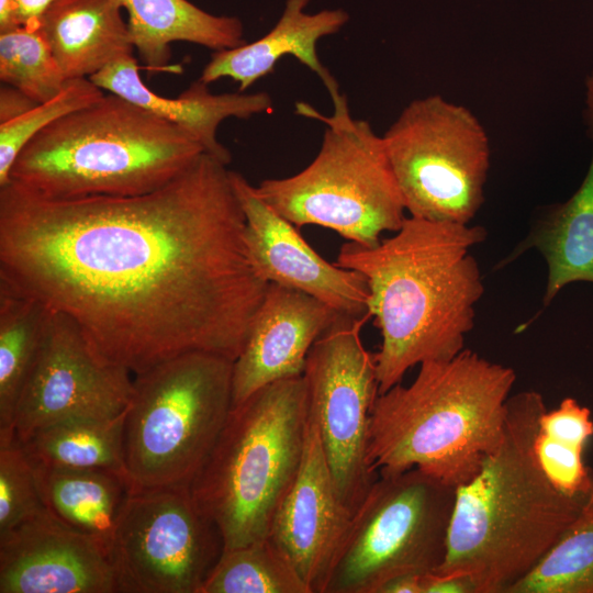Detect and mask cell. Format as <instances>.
Masks as SVG:
<instances>
[{
    "instance_id": "1",
    "label": "cell",
    "mask_w": 593,
    "mask_h": 593,
    "mask_svg": "<svg viewBox=\"0 0 593 593\" xmlns=\"http://www.w3.org/2000/svg\"><path fill=\"white\" fill-rule=\"evenodd\" d=\"M227 165L202 153L137 195L0 187V279L71 320L133 374L190 351L235 360L269 282Z\"/></svg>"
},
{
    "instance_id": "2",
    "label": "cell",
    "mask_w": 593,
    "mask_h": 593,
    "mask_svg": "<svg viewBox=\"0 0 593 593\" xmlns=\"http://www.w3.org/2000/svg\"><path fill=\"white\" fill-rule=\"evenodd\" d=\"M485 236L479 225L409 216L376 246L340 247L335 265L360 272L369 286V311L381 334L379 394L411 368L465 349L484 291L470 250Z\"/></svg>"
},
{
    "instance_id": "3",
    "label": "cell",
    "mask_w": 593,
    "mask_h": 593,
    "mask_svg": "<svg viewBox=\"0 0 593 593\" xmlns=\"http://www.w3.org/2000/svg\"><path fill=\"white\" fill-rule=\"evenodd\" d=\"M536 391L507 400L499 446L456 488L447 551L437 573L471 577L477 593H508L558 542L588 495L556 489L534 451L546 411Z\"/></svg>"
},
{
    "instance_id": "4",
    "label": "cell",
    "mask_w": 593,
    "mask_h": 593,
    "mask_svg": "<svg viewBox=\"0 0 593 593\" xmlns=\"http://www.w3.org/2000/svg\"><path fill=\"white\" fill-rule=\"evenodd\" d=\"M515 380L512 368L470 349L421 363L409 385L376 399L370 467L379 474L418 468L455 488L468 482L502 439Z\"/></svg>"
},
{
    "instance_id": "5",
    "label": "cell",
    "mask_w": 593,
    "mask_h": 593,
    "mask_svg": "<svg viewBox=\"0 0 593 593\" xmlns=\"http://www.w3.org/2000/svg\"><path fill=\"white\" fill-rule=\"evenodd\" d=\"M202 153L181 127L109 92L35 135L9 181L48 198L137 195L167 184Z\"/></svg>"
},
{
    "instance_id": "6",
    "label": "cell",
    "mask_w": 593,
    "mask_h": 593,
    "mask_svg": "<svg viewBox=\"0 0 593 593\" xmlns=\"http://www.w3.org/2000/svg\"><path fill=\"white\" fill-rule=\"evenodd\" d=\"M309 421L304 376L270 383L232 407L190 492L223 548L266 538L301 465Z\"/></svg>"
},
{
    "instance_id": "7",
    "label": "cell",
    "mask_w": 593,
    "mask_h": 593,
    "mask_svg": "<svg viewBox=\"0 0 593 593\" xmlns=\"http://www.w3.org/2000/svg\"><path fill=\"white\" fill-rule=\"evenodd\" d=\"M233 360L190 351L134 374L124 421L132 491L189 488L233 405Z\"/></svg>"
},
{
    "instance_id": "8",
    "label": "cell",
    "mask_w": 593,
    "mask_h": 593,
    "mask_svg": "<svg viewBox=\"0 0 593 593\" xmlns=\"http://www.w3.org/2000/svg\"><path fill=\"white\" fill-rule=\"evenodd\" d=\"M296 111L326 124L321 148L300 172L262 180L261 199L298 227H326L367 247L396 232L406 209L382 136L348 107L326 116L301 102Z\"/></svg>"
},
{
    "instance_id": "9",
    "label": "cell",
    "mask_w": 593,
    "mask_h": 593,
    "mask_svg": "<svg viewBox=\"0 0 593 593\" xmlns=\"http://www.w3.org/2000/svg\"><path fill=\"white\" fill-rule=\"evenodd\" d=\"M456 488L413 468L379 474L353 515L325 593H379L391 579L445 560Z\"/></svg>"
},
{
    "instance_id": "10",
    "label": "cell",
    "mask_w": 593,
    "mask_h": 593,
    "mask_svg": "<svg viewBox=\"0 0 593 593\" xmlns=\"http://www.w3.org/2000/svg\"><path fill=\"white\" fill-rule=\"evenodd\" d=\"M382 138L410 216L472 221L484 202L491 149L468 108L439 94L413 100Z\"/></svg>"
},
{
    "instance_id": "11",
    "label": "cell",
    "mask_w": 593,
    "mask_h": 593,
    "mask_svg": "<svg viewBox=\"0 0 593 593\" xmlns=\"http://www.w3.org/2000/svg\"><path fill=\"white\" fill-rule=\"evenodd\" d=\"M370 317L339 313L313 344L303 373L335 488L353 514L379 477L368 461L371 413L379 395L374 354L361 340Z\"/></svg>"
},
{
    "instance_id": "12",
    "label": "cell",
    "mask_w": 593,
    "mask_h": 593,
    "mask_svg": "<svg viewBox=\"0 0 593 593\" xmlns=\"http://www.w3.org/2000/svg\"><path fill=\"white\" fill-rule=\"evenodd\" d=\"M223 550L189 488L131 491L110 557L124 593H200Z\"/></svg>"
},
{
    "instance_id": "13",
    "label": "cell",
    "mask_w": 593,
    "mask_h": 593,
    "mask_svg": "<svg viewBox=\"0 0 593 593\" xmlns=\"http://www.w3.org/2000/svg\"><path fill=\"white\" fill-rule=\"evenodd\" d=\"M133 379L128 370L102 361L71 320L52 312L18 403L15 439L63 421L121 414L128 406Z\"/></svg>"
},
{
    "instance_id": "14",
    "label": "cell",
    "mask_w": 593,
    "mask_h": 593,
    "mask_svg": "<svg viewBox=\"0 0 593 593\" xmlns=\"http://www.w3.org/2000/svg\"><path fill=\"white\" fill-rule=\"evenodd\" d=\"M230 177L245 215L251 258L265 280L302 291L342 314H370V290L360 272L325 260L242 174L230 170Z\"/></svg>"
},
{
    "instance_id": "15",
    "label": "cell",
    "mask_w": 593,
    "mask_h": 593,
    "mask_svg": "<svg viewBox=\"0 0 593 593\" xmlns=\"http://www.w3.org/2000/svg\"><path fill=\"white\" fill-rule=\"evenodd\" d=\"M353 515L337 493L309 410L301 465L273 516L269 537L291 561L310 593H325Z\"/></svg>"
},
{
    "instance_id": "16",
    "label": "cell",
    "mask_w": 593,
    "mask_h": 593,
    "mask_svg": "<svg viewBox=\"0 0 593 593\" xmlns=\"http://www.w3.org/2000/svg\"><path fill=\"white\" fill-rule=\"evenodd\" d=\"M115 592L107 549L47 510L0 534V593Z\"/></svg>"
},
{
    "instance_id": "17",
    "label": "cell",
    "mask_w": 593,
    "mask_h": 593,
    "mask_svg": "<svg viewBox=\"0 0 593 593\" xmlns=\"http://www.w3.org/2000/svg\"><path fill=\"white\" fill-rule=\"evenodd\" d=\"M339 313L302 291L269 282L233 361V406L259 389L303 376L316 339Z\"/></svg>"
},
{
    "instance_id": "18",
    "label": "cell",
    "mask_w": 593,
    "mask_h": 593,
    "mask_svg": "<svg viewBox=\"0 0 593 593\" xmlns=\"http://www.w3.org/2000/svg\"><path fill=\"white\" fill-rule=\"evenodd\" d=\"M311 0H286L283 11L275 26L260 38L240 46L216 51L202 70L200 79L211 83L228 77L239 83L244 92L257 80L271 74L277 63L292 56L315 72L327 89L334 109L347 107L335 78L317 55V42L340 31L349 14L343 9L306 12Z\"/></svg>"
},
{
    "instance_id": "19",
    "label": "cell",
    "mask_w": 593,
    "mask_h": 593,
    "mask_svg": "<svg viewBox=\"0 0 593 593\" xmlns=\"http://www.w3.org/2000/svg\"><path fill=\"white\" fill-rule=\"evenodd\" d=\"M90 79L102 90L123 97L190 134L204 153L228 165L230 150L217 139V128L231 116L247 120L270 112L272 99L267 92L215 94L200 78L177 98H166L150 90L141 79L133 55L118 59Z\"/></svg>"
},
{
    "instance_id": "20",
    "label": "cell",
    "mask_w": 593,
    "mask_h": 593,
    "mask_svg": "<svg viewBox=\"0 0 593 593\" xmlns=\"http://www.w3.org/2000/svg\"><path fill=\"white\" fill-rule=\"evenodd\" d=\"M122 9L121 0H55L45 10L38 30L67 80L133 55Z\"/></svg>"
},
{
    "instance_id": "21",
    "label": "cell",
    "mask_w": 593,
    "mask_h": 593,
    "mask_svg": "<svg viewBox=\"0 0 593 593\" xmlns=\"http://www.w3.org/2000/svg\"><path fill=\"white\" fill-rule=\"evenodd\" d=\"M584 110L592 139L585 178L568 201L555 205L537 222L510 258L532 247L545 257L548 265L545 306L568 283L593 282V70L585 80Z\"/></svg>"
},
{
    "instance_id": "22",
    "label": "cell",
    "mask_w": 593,
    "mask_h": 593,
    "mask_svg": "<svg viewBox=\"0 0 593 593\" xmlns=\"http://www.w3.org/2000/svg\"><path fill=\"white\" fill-rule=\"evenodd\" d=\"M134 48L146 68H168L170 44L189 42L213 51L246 43L243 22L236 16L215 15L188 0H121Z\"/></svg>"
},
{
    "instance_id": "23",
    "label": "cell",
    "mask_w": 593,
    "mask_h": 593,
    "mask_svg": "<svg viewBox=\"0 0 593 593\" xmlns=\"http://www.w3.org/2000/svg\"><path fill=\"white\" fill-rule=\"evenodd\" d=\"M33 467L45 508L110 555L123 504L132 491L125 475L108 470Z\"/></svg>"
},
{
    "instance_id": "24",
    "label": "cell",
    "mask_w": 593,
    "mask_h": 593,
    "mask_svg": "<svg viewBox=\"0 0 593 593\" xmlns=\"http://www.w3.org/2000/svg\"><path fill=\"white\" fill-rule=\"evenodd\" d=\"M52 312L0 279V445L14 440L18 403Z\"/></svg>"
},
{
    "instance_id": "25",
    "label": "cell",
    "mask_w": 593,
    "mask_h": 593,
    "mask_svg": "<svg viewBox=\"0 0 593 593\" xmlns=\"http://www.w3.org/2000/svg\"><path fill=\"white\" fill-rule=\"evenodd\" d=\"M126 410L113 417L55 423L18 441L34 465L108 470L125 475L123 436Z\"/></svg>"
},
{
    "instance_id": "26",
    "label": "cell",
    "mask_w": 593,
    "mask_h": 593,
    "mask_svg": "<svg viewBox=\"0 0 593 593\" xmlns=\"http://www.w3.org/2000/svg\"><path fill=\"white\" fill-rule=\"evenodd\" d=\"M200 593H310L291 561L268 536L222 550Z\"/></svg>"
},
{
    "instance_id": "27",
    "label": "cell",
    "mask_w": 593,
    "mask_h": 593,
    "mask_svg": "<svg viewBox=\"0 0 593 593\" xmlns=\"http://www.w3.org/2000/svg\"><path fill=\"white\" fill-rule=\"evenodd\" d=\"M508 593H593V489L558 542Z\"/></svg>"
},
{
    "instance_id": "28",
    "label": "cell",
    "mask_w": 593,
    "mask_h": 593,
    "mask_svg": "<svg viewBox=\"0 0 593 593\" xmlns=\"http://www.w3.org/2000/svg\"><path fill=\"white\" fill-rule=\"evenodd\" d=\"M0 80L38 103L57 96L67 82L40 30L25 26L0 33Z\"/></svg>"
},
{
    "instance_id": "29",
    "label": "cell",
    "mask_w": 593,
    "mask_h": 593,
    "mask_svg": "<svg viewBox=\"0 0 593 593\" xmlns=\"http://www.w3.org/2000/svg\"><path fill=\"white\" fill-rule=\"evenodd\" d=\"M104 96L90 78L68 79L54 98L41 102L22 115L0 124V187L9 181L11 167L22 148L59 118Z\"/></svg>"
},
{
    "instance_id": "30",
    "label": "cell",
    "mask_w": 593,
    "mask_h": 593,
    "mask_svg": "<svg viewBox=\"0 0 593 593\" xmlns=\"http://www.w3.org/2000/svg\"><path fill=\"white\" fill-rule=\"evenodd\" d=\"M46 510L34 467L14 438L0 445V534Z\"/></svg>"
},
{
    "instance_id": "31",
    "label": "cell",
    "mask_w": 593,
    "mask_h": 593,
    "mask_svg": "<svg viewBox=\"0 0 593 593\" xmlns=\"http://www.w3.org/2000/svg\"><path fill=\"white\" fill-rule=\"evenodd\" d=\"M534 451L546 477L560 492L574 496L592 491L593 472L584 465L583 447L562 443L539 430Z\"/></svg>"
},
{
    "instance_id": "32",
    "label": "cell",
    "mask_w": 593,
    "mask_h": 593,
    "mask_svg": "<svg viewBox=\"0 0 593 593\" xmlns=\"http://www.w3.org/2000/svg\"><path fill=\"white\" fill-rule=\"evenodd\" d=\"M539 430L562 443L584 448L593 436L591 411L574 399L566 398L557 409L541 414Z\"/></svg>"
},
{
    "instance_id": "33",
    "label": "cell",
    "mask_w": 593,
    "mask_h": 593,
    "mask_svg": "<svg viewBox=\"0 0 593 593\" xmlns=\"http://www.w3.org/2000/svg\"><path fill=\"white\" fill-rule=\"evenodd\" d=\"M424 593H477V586L465 573L432 572L424 575Z\"/></svg>"
},
{
    "instance_id": "34",
    "label": "cell",
    "mask_w": 593,
    "mask_h": 593,
    "mask_svg": "<svg viewBox=\"0 0 593 593\" xmlns=\"http://www.w3.org/2000/svg\"><path fill=\"white\" fill-rule=\"evenodd\" d=\"M37 104L38 102L23 91L2 83L0 89V124L22 115Z\"/></svg>"
},
{
    "instance_id": "35",
    "label": "cell",
    "mask_w": 593,
    "mask_h": 593,
    "mask_svg": "<svg viewBox=\"0 0 593 593\" xmlns=\"http://www.w3.org/2000/svg\"><path fill=\"white\" fill-rule=\"evenodd\" d=\"M55 0H14L20 26L38 29L40 19Z\"/></svg>"
},
{
    "instance_id": "36",
    "label": "cell",
    "mask_w": 593,
    "mask_h": 593,
    "mask_svg": "<svg viewBox=\"0 0 593 593\" xmlns=\"http://www.w3.org/2000/svg\"><path fill=\"white\" fill-rule=\"evenodd\" d=\"M424 575L406 573L388 581L379 593H424Z\"/></svg>"
},
{
    "instance_id": "37",
    "label": "cell",
    "mask_w": 593,
    "mask_h": 593,
    "mask_svg": "<svg viewBox=\"0 0 593 593\" xmlns=\"http://www.w3.org/2000/svg\"><path fill=\"white\" fill-rule=\"evenodd\" d=\"M20 27L14 0H0V33Z\"/></svg>"
}]
</instances>
